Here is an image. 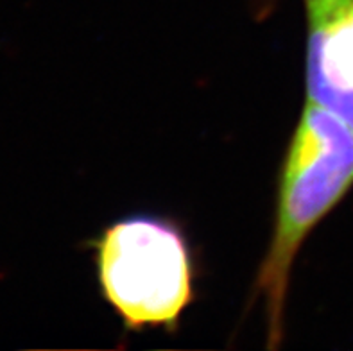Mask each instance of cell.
<instances>
[{"label": "cell", "mask_w": 353, "mask_h": 351, "mask_svg": "<svg viewBox=\"0 0 353 351\" xmlns=\"http://www.w3.org/2000/svg\"><path fill=\"white\" fill-rule=\"evenodd\" d=\"M352 185L353 129L336 113L309 101L287 152L276 230L259 276L260 290L268 298L273 346L282 335V312L292 260L305 237Z\"/></svg>", "instance_id": "1"}, {"label": "cell", "mask_w": 353, "mask_h": 351, "mask_svg": "<svg viewBox=\"0 0 353 351\" xmlns=\"http://www.w3.org/2000/svg\"><path fill=\"white\" fill-rule=\"evenodd\" d=\"M99 278L131 328L174 325L192 294L187 245L174 226L158 219L113 224L99 242Z\"/></svg>", "instance_id": "2"}, {"label": "cell", "mask_w": 353, "mask_h": 351, "mask_svg": "<svg viewBox=\"0 0 353 351\" xmlns=\"http://www.w3.org/2000/svg\"><path fill=\"white\" fill-rule=\"evenodd\" d=\"M307 90L353 129V0H309Z\"/></svg>", "instance_id": "3"}]
</instances>
